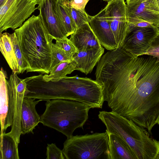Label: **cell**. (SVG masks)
<instances>
[{"instance_id":"1","label":"cell","mask_w":159,"mask_h":159,"mask_svg":"<svg viewBox=\"0 0 159 159\" xmlns=\"http://www.w3.org/2000/svg\"><path fill=\"white\" fill-rule=\"evenodd\" d=\"M117 53L104 64L98 81L112 111L146 129L159 125V62L151 55Z\"/></svg>"},{"instance_id":"3","label":"cell","mask_w":159,"mask_h":159,"mask_svg":"<svg viewBox=\"0 0 159 159\" xmlns=\"http://www.w3.org/2000/svg\"><path fill=\"white\" fill-rule=\"evenodd\" d=\"M98 117L108 133L125 140L138 159H156L159 153V141L151 137L146 129L112 111H100Z\"/></svg>"},{"instance_id":"9","label":"cell","mask_w":159,"mask_h":159,"mask_svg":"<svg viewBox=\"0 0 159 159\" xmlns=\"http://www.w3.org/2000/svg\"><path fill=\"white\" fill-rule=\"evenodd\" d=\"M159 32L156 26L141 27L129 26L122 47L134 57L143 56Z\"/></svg>"},{"instance_id":"21","label":"cell","mask_w":159,"mask_h":159,"mask_svg":"<svg viewBox=\"0 0 159 159\" xmlns=\"http://www.w3.org/2000/svg\"><path fill=\"white\" fill-rule=\"evenodd\" d=\"M57 11L59 20L68 37L75 32L77 27L66 7L61 0H58Z\"/></svg>"},{"instance_id":"25","label":"cell","mask_w":159,"mask_h":159,"mask_svg":"<svg viewBox=\"0 0 159 159\" xmlns=\"http://www.w3.org/2000/svg\"><path fill=\"white\" fill-rule=\"evenodd\" d=\"M55 40V43L71 58H72L74 55L78 52L76 48L67 37Z\"/></svg>"},{"instance_id":"28","label":"cell","mask_w":159,"mask_h":159,"mask_svg":"<svg viewBox=\"0 0 159 159\" xmlns=\"http://www.w3.org/2000/svg\"><path fill=\"white\" fill-rule=\"evenodd\" d=\"M70 7L85 11V7L89 0H62Z\"/></svg>"},{"instance_id":"32","label":"cell","mask_w":159,"mask_h":159,"mask_svg":"<svg viewBox=\"0 0 159 159\" xmlns=\"http://www.w3.org/2000/svg\"><path fill=\"white\" fill-rule=\"evenodd\" d=\"M112 0H103V1H105V2H108L111 1Z\"/></svg>"},{"instance_id":"18","label":"cell","mask_w":159,"mask_h":159,"mask_svg":"<svg viewBox=\"0 0 159 159\" xmlns=\"http://www.w3.org/2000/svg\"><path fill=\"white\" fill-rule=\"evenodd\" d=\"M0 51L12 72L19 74V68L12 44L10 34L0 33Z\"/></svg>"},{"instance_id":"8","label":"cell","mask_w":159,"mask_h":159,"mask_svg":"<svg viewBox=\"0 0 159 159\" xmlns=\"http://www.w3.org/2000/svg\"><path fill=\"white\" fill-rule=\"evenodd\" d=\"M104 9L118 47H122L129 29L126 4L124 0H112Z\"/></svg>"},{"instance_id":"13","label":"cell","mask_w":159,"mask_h":159,"mask_svg":"<svg viewBox=\"0 0 159 159\" xmlns=\"http://www.w3.org/2000/svg\"><path fill=\"white\" fill-rule=\"evenodd\" d=\"M69 39L78 51L99 48L102 47L88 23L77 27Z\"/></svg>"},{"instance_id":"14","label":"cell","mask_w":159,"mask_h":159,"mask_svg":"<svg viewBox=\"0 0 159 159\" xmlns=\"http://www.w3.org/2000/svg\"><path fill=\"white\" fill-rule=\"evenodd\" d=\"M34 98H25L21 111V134L33 133V130L40 122V116L36 109V106L41 101Z\"/></svg>"},{"instance_id":"5","label":"cell","mask_w":159,"mask_h":159,"mask_svg":"<svg viewBox=\"0 0 159 159\" xmlns=\"http://www.w3.org/2000/svg\"><path fill=\"white\" fill-rule=\"evenodd\" d=\"M62 151L66 159H110L108 133L72 135Z\"/></svg>"},{"instance_id":"16","label":"cell","mask_w":159,"mask_h":159,"mask_svg":"<svg viewBox=\"0 0 159 159\" xmlns=\"http://www.w3.org/2000/svg\"><path fill=\"white\" fill-rule=\"evenodd\" d=\"M110 159H138L130 146L118 136L108 133Z\"/></svg>"},{"instance_id":"20","label":"cell","mask_w":159,"mask_h":159,"mask_svg":"<svg viewBox=\"0 0 159 159\" xmlns=\"http://www.w3.org/2000/svg\"><path fill=\"white\" fill-rule=\"evenodd\" d=\"M0 159H19L18 144L7 133L0 136Z\"/></svg>"},{"instance_id":"23","label":"cell","mask_w":159,"mask_h":159,"mask_svg":"<svg viewBox=\"0 0 159 159\" xmlns=\"http://www.w3.org/2000/svg\"><path fill=\"white\" fill-rule=\"evenodd\" d=\"M62 3L66 7L69 13L74 21L77 28L89 21L90 15L86 12L69 7L63 0Z\"/></svg>"},{"instance_id":"4","label":"cell","mask_w":159,"mask_h":159,"mask_svg":"<svg viewBox=\"0 0 159 159\" xmlns=\"http://www.w3.org/2000/svg\"><path fill=\"white\" fill-rule=\"evenodd\" d=\"M45 106L40 123L61 133L67 138L71 137L77 129H83L90 109L83 103L62 99L47 101Z\"/></svg>"},{"instance_id":"30","label":"cell","mask_w":159,"mask_h":159,"mask_svg":"<svg viewBox=\"0 0 159 159\" xmlns=\"http://www.w3.org/2000/svg\"><path fill=\"white\" fill-rule=\"evenodd\" d=\"M137 0H126V5L131 4Z\"/></svg>"},{"instance_id":"19","label":"cell","mask_w":159,"mask_h":159,"mask_svg":"<svg viewBox=\"0 0 159 159\" xmlns=\"http://www.w3.org/2000/svg\"><path fill=\"white\" fill-rule=\"evenodd\" d=\"M76 66V62L73 59L62 61L52 69L49 74H43V79L47 82L58 81L75 70Z\"/></svg>"},{"instance_id":"27","label":"cell","mask_w":159,"mask_h":159,"mask_svg":"<svg viewBox=\"0 0 159 159\" xmlns=\"http://www.w3.org/2000/svg\"><path fill=\"white\" fill-rule=\"evenodd\" d=\"M144 55H151L156 58L159 62V32L151 42L150 46Z\"/></svg>"},{"instance_id":"26","label":"cell","mask_w":159,"mask_h":159,"mask_svg":"<svg viewBox=\"0 0 159 159\" xmlns=\"http://www.w3.org/2000/svg\"><path fill=\"white\" fill-rule=\"evenodd\" d=\"M46 153L47 159H65L62 150L58 148L55 144H48Z\"/></svg>"},{"instance_id":"12","label":"cell","mask_w":159,"mask_h":159,"mask_svg":"<svg viewBox=\"0 0 159 159\" xmlns=\"http://www.w3.org/2000/svg\"><path fill=\"white\" fill-rule=\"evenodd\" d=\"M88 23L102 46L109 51L115 50L118 47L105 16L104 8L95 16H90Z\"/></svg>"},{"instance_id":"15","label":"cell","mask_w":159,"mask_h":159,"mask_svg":"<svg viewBox=\"0 0 159 159\" xmlns=\"http://www.w3.org/2000/svg\"><path fill=\"white\" fill-rule=\"evenodd\" d=\"M104 51L100 48L78 51L72 57L77 63L76 70L87 75L91 73L102 56Z\"/></svg>"},{"instance_id":"22","label":"cell","mask_w":159,"mask_h":159,"mask_svg":"<svg viewBox=\"0 0 159 159\" xmlns=\"http://www.w3.org/2000/svg\"><path fill=\"white\" fill-rule=\"evenodd\" d=\"M10 37L18 65V74L23 73L28 69V65L22 54L14 32L10 34Z\"/></svg>"},{"instance_id":"7","label":"cell","mask_w":159,"mask_h":159,"mask_svg":"<svg viewBox=\"0 0 159 159\" xmlns=\"http://www.w3.org/2000/svg\"><path fill=\"white\" fill-rule=\"evenodd\" d=\"M39 3V0H6L0 7V33L21 27L37 9Z\"/></svg>"},{"instance_id":"10","label":"cell","mask_w":159,"mask_h":159,"mask_svg":"<svg viewBox=\"0 0 159 159\" xmlns=\"http://www.w3.org/2000/svg\"><path fill=\"white\" fill-rule=\"evenodd\" d=\"M129 25L141 21L159 25V7L157 0H137L127 5Z\"/></svg>"},{"instance_id":"36","label":"cell","mask_w":159,"mask_h":159,"mask_svg":"<svg viewBox=\"0 0 159 159\" xmlns=\"http://www.w3.org/2000/svg\"><path fill=\"white\" fill-rule=\"evenodd\" d=\"M69 0V1L70 0Z\"/></svg>"},{"instance_id":"17","label":"cell","mask_w":159,"mask_h":159,"mask_svg":"<svg viewBox=\"0 0 159 159\" xmlns=\"http://www.w3.org/2000/svg\"><path fill=\"white\" fill-rule=\"evenodd\" d=\"M7 75L2 68L0 71V136L5 132V129L9 112V97L7 86Z\"/></svg>"},{"instance_id":"29","label":"cell","mask_w":159,"mask_h":159,"mask_svg":"<svg viewBox=\"0 0 159 159\" xmlns=\"http://www.w3.org/2000/svg\"><path fill=\"white\" fill-rule=\"evenodd\" d=\"M129 26L141 27H147L155 26L152 24L145 21H139L133 25Z\"/></svg>"},{"instance_id":"11","label":"cell","mask_w":159,"mask_h":159,"mask_svg":"<svg viewBox=\"0 0 159 159\" xmlns=\"http://www.w3.org/2000/svg\"><path fill=\"white\" fill-rule=\"evenodd\" d=\"M58 0H39L36 7L45 27L54 39L67 37L57 15Z\"/></svg>"},{"instance_id":"33","label":"cell","mask_w":159,"mask_h":159,"mask_svg":"<svg viewBox=\"0 0 159 159\" xmlns=\"http://www.w3.org/2000/svg\"><path fill=\"white\" fill-rule=\"evenodd\" d=\"M157 28L158 31L159 32V25L157 26Z\"/></svg>"},{"instance_id":"31","label":"cell","mask_w":159,"mask_h":159,"mask_svg":"<svg viewBox=\"0 0 159 159\" xmlns=\"http://www.w3.org/2000/svg\"><path fill=\"white\" fill-rule=\"evenodd\" d=\"M6 0H0V7L4 3Z\"/></svg>"},{"instance_id":"34","label":"cell","mask_w":159,"mask_h":159,"mask_svg":"<svg viewBox=\"0 0 159 159\" xmlns=\"http://www.w3.org/2000/svg\"><path fill=\"white\" fill-rule=\"evenodd\" d=\"M157 1L158 6L159 7V0H157Z\"/></svg>"},{"instance_id":"6","label":"cell","mask_w":159,"mask_h":159,"mask_svg":"<svg viewBox=\"0 0 159 159\" xmlns=\"http://www.w3.org/2000/svg\"><path fill=\"white\" fill-rule=\"evenodd\" d=\"M9 97V112L5 131L11 127L7 133L12 137L18 144L20 143L21 134V115L22 106L27 90L24 79L19 78L17 74L12 72L7 80Z\"/></svg>"},{"instance_id":"35","label":"cell","mask_w":159,"mask_h":159,"mask_svg":"<svg viewBox=\"0 0 159 159\" xmlns=\"http://www.w3.org/2000/svg\"><path fill=\"white\" fill-rule=\"evenodd\" d=\"M156 159H159V153L158 154V156H157Z\"/></svg>"},{"instance_id":"24","label":"cell","mask_w":159,"mask_h":159,"mask_svg":"<svg viewBox=\"0 0 159 159\" xmlns=\"http://www.w3.org/2000/svg\"><path fill=\"white\" fill-rule=\"evenodd\" d=\"M51 54L52 60L50 70L60 63L72 59L55 43H53L51 45Z\"/></svg>"},{"instance_id":"2","label":"cell","mask_w":159,"mask_h":159,"mask_svg":"<svg viewBox=\"0 0 159 159\" xmlns=\"http://www.w3.org/2000/svg\"><path fill=\"white\" fill-rule=\"evenodd\" d=\"M14 32L28 66L26 72L49 74L52 60L51 45L54 38L48 32L40 15H33Z\"/></svg>"}]
</instances>
